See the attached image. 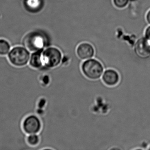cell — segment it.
Segmentation results:
<instances>
[{
  "label": "cell",
  "instance_id": "3957f363",
  "mask_svg": "<svg viewBox=\"0 0 150 150\" xmlns=\"http://www.w3.org/2000/svg\"><path fill=\"white\" fill-rule=\"evenodd\" d=\"M30 51L27 48L16 46L10 50L7 57L11 64L16 67H22L28 64Z\"/></svg>",
  "mask_w": 150,
  "mask_h": 150
},
{
  "label": "cell",
  "instance_id": "2e32d148",
  "mask_svg": "<svg viewBox=\"0 0 150 150\" xmlns=\"http://www.w3.org/2000/svg\"><path fill=\"white\" fill-rule=\"evenodd\" d=\"M147 149H148V150H150V146H149V147H148V148H147Z\"/></svg>",
  "mask_w": 150,
  "mask_h": 150
},
{
  "label": "cell",
  "instance_id": "7a4b0ae2",
  "mask_svg": "<svg viewBox=\"0 0 150 150\" xmlns=\"http://www.w3.org/2000/svg\"><path fill=\"white\" fill-rule=\"evenodd\" d=\"M63 57V53L58 48L54 47L46 48L42 53L43 67L38 71H44L57 67L61 64Z\"/></svg>",
  "mask_w": 150,
  "mask_h": 150
},
{
  "label": "cell",
  "instance_id": "6da1fadb",
  "mask_svg": "<svg viewBox=\"0 0 150 150\" xmlns=\"http://www.w3.org/2000/svg\"><path fill=\"white\" fill-rule=\"evenodd\" d=\"M84 76L91 81L101 79L105 69L102 63L96 59L91 58L84 60L81 66Z\"/></svg>",
  "mask_w": 150,
  "mask_h": 150
},
{
  "label": "cell",
  "instance_id": "8992f818",
  "mask_svg": "<svg viewBox=\"0 0 150 150\" xmlns=\"http://www.w3.org/2000/svg\"><path fill=\"white\" fill-rule=\"evenodd\" d=\"M134 50L138 57L147 58L150 56V41L146 38H140L136 42Z\"/></svg>",
  "mask_w": 150,
  "mask_h": 150
},
{
  "label": "cell",
  "instance_id": "5bb4252c",
  "mask_svg": "<svg viewBox=\"0 0 150 150\" xmlns=\"http://www.w3.org/2000/svg\"><path fill=\"white\" fill-rule=\"evenodd\" d=\"M145 37L146 39L150 41V27H148L146 30Z\"/></svg>",
  "mask_w": 150,
  "mask_h": 150
},
{
  "label": "cell",
  "instance_id": "52a82bcc",
  "mask_svg": "<svg viewBox=\"0 0 150 150\" xmlns=\"http://www.w3.org/2000/svg\"><path fill=\"white\" fill-rule=\"evenodd\" d=\"M95 53L93 47L88 43L81 44L76 49L77 57L82 61L93 58L94 57Z\"/></svg>",
  "mask_w": 150,
  "mask_h": 150
},
{
  "label": "cell",
  "instance_id": "277c9868",
  "mask_svg": "<svg viewBox=\"0 0 150 150\" xmlns=\"http://www.w3.org/2000/svg\"><path fill=\"white\" fill-rule=\"evenodd\" d=\"M22 128L27 135L39 134L42 128L41 119L34 114L29 115L23 120Z\"/></svg>",
  "mask_w": 150,
  "mask_h": 150
},
{
  "label": "cell",
  "instance_id": "9a60e30c",
  "mask_svg": "<svg viewBox=\"0 0 150 150\" xmlns=\"http://www.w3.org/2000/svg\"><path fill=\"white\" fill-rule=\"evenodd\" d=\"M146 18L147 21L148 22V23L150 24V10L146 15Z\"/></svg>",
  "mask_w": 150,
  "mask_h": 150
},
{
  "label": "cell",
  "instance_id": "8fae6325",
  "mask_svg": "<svg viewBox=\"0 0 150 150\" xmlns=\"http://www.w3.org/2000/svg\"><path fill=\"white\" fill-rule=\"evenodd\" d=\"M26 8L30 12H35L41 8V0H25Z\"/></svg>",
  "mask_w": 150,
  "mask_h": 150
},
{
  "label": "cell",
  "instance_id": "ba28073f",
  "mask_svg": "<svg viewBox=\"0 0 150 150\" xmlns=\"http://www.w3.org/2000/svg\"><path fill=\"white\" fill-rule=\"evenodd\" d=\"M44 49L33 52L31 53L28 65L33 69H40L43 67L42 53Z\"/></svg>",
  "mask_w": 150,
  "mask_h": 150
},
{
  "label": "cell",
  "instance_id": "5b68a950",
  "mask_svg": "<svg viewBox=\"0 0 150 150\" xmlns=\"http://www.w3.org/2000/svg\"><path fill=\"white\" fill-rule=\"evenodd\" d=\"M120 79L118 72L112 68L105 69L101 78L103 84L110 87L117 86L120 82Z\"/></svg>",
  "mask_w": 150,
  "mask_h": 150
},
{
  "label": "cell",
  "instance_id": "4fadbf2b",
  "mask_svg": "<svg viewBox=\"0 0 150 150\" xmlns=\"http://www.w3.org/2000/svg\"><path fill=\"white\" fill-rule=\"evenodd\" d=\"M129 0H113V3L117 8H122L128 5Z\"/></svg>",
  "mask_w": 150,
  "mask_h": 150
},
{
  "label": "cell",
  "instance_id": "7c38bea8",
  "mask_svg": "<svg viewBox=\"0 0 150 150\" xmlns=\"http://www.w3.org/2000/svg\"><path fill=\"white\" fill-rule=\"evenodd\" d=\"M11 50V45L8 41L0 39V56H7Z\"/></svg>",
  "mask_w": 150,
  "mask_h": 150
},
{
  "label": "cell",
  "instance_id": "9c48e42d",
  "mask_svg": "<svg viewBox=\"0 0 150 150\" xmlns=\"http://www.w3.org/2000/svg\"><path fill=\"white\" fill-rule=\"evenodd\" d=\"M30 41H27L26 46L27 49L30 52L36 51L41 49H44L45 46L44 41L41 37L36 36L30 39Z\"/></svg>",
  "mask_w": 150,
  "mask_h": 150
},
{
  "label": "cell",
  "instance_id": "30bf717a",
  "mask_svg": "<svg viewBox=\"0 0 150 150\" xmlns=\"http://www.w3.org/2000/svg\"><path fill=\"white\" fill-rule=\"evenodd\" d=\"M26 140L30 146L31 150H34L35 147L37 146L40 143V136L38 134H29L27 135Z\"/></svg>",
  "mask_w": 150,
  "mask_h": 150
},
{
  "label": "cell",
  "instance_id": "e0dca14e",
  "mask_svg": "<svg viewBox=\"0 0 150 150\" xmlns=\"http://www.w3.org/2000/svg\"><path fill=\"white\" fill-rule=\"evenodd\" d=\"M131 1H135V0H131Z\"/></svg>",
  "mask_w": 150,
  "mask_h": 150
}]
</instances>
